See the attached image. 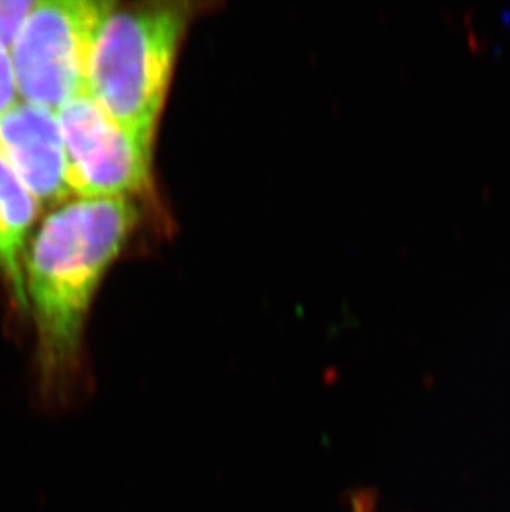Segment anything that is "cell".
Wrapping results in <instances>:
<instances>
[{
    "label": "cell",
    "mask_w": 510,
    "mask_h": 512,
    "mask_svg": "<svg viewBox=\"0 0 510 512\" xmlns=\"http://www.w3.org/2000/svg\"><path fill=\"white\" fill-rule=\"evenodd\" d=\"M140 211L131 199H80L45 218L25 252V290L34 315V400L62 415L87 397L83 335L106 271L120 256Z\"/></svg>",
    "instance_id": "6da1fadb"
},
{
    "label": "cell",
    "mask_w": 510,
    "mask_h": 512,
    "mask_svg": "<svg viewBox=\"0 0 510 512\" xmlns=\"http://www.w3.org/2000/svg\"><path fill=\"white\" fill-rule=\"evenodd\" d=\"M189 15L188 4H115L93 44L88 97L148 150Z\"/></svg>",
    "instance_id": "7a4b0ae2"
},
{
    "label": "cell",
    "mask_w": 510,
    "mask_h": 512,
    "mask_svg": "<svg viewBox=\"0 0 510 512\" xmlns=\"http://www.w3.org/2000/svg\"><path fill=\"white\" fill-rule=\"evenodd\" d=\"M115 2H35L10 60L20 102L58 113L87 95L88 68L98 30Z\"/></svg>",
    "instance_id": "3957f363"
},
{
    "label": "cell",
    "mask_w": 510,
    "mask_h": 512,
    "mask_svg": "<svg viewBox=\"0 0 510 512\" xmlns=\"http://www.w3.org/2000/svg\"><path fill=\"white\" fill-rule=\"evenodd\" d=\"M67 155V184L80 199H133L151 184V150L93 102L77 98L57 113Z\"/></svg>",
    "instance_id": "277c9868"
},
{
    "label": "cell",
    "mask_w": 510,
    "mask_h": 512,
    "mask_svg": "<svg viewBox=\"0 0 510 512\" xmlns=\"http://www.w3.org/2000/svg\"><path fill=\"white\" fill-rule=\"evenodd\" d=\"M0 160L34 198L39 211L73 198L67 184V155L57 113L17 102L0 116Z\"/></svg>",
    "instance_id": "5b68a950"
},
{
    "label": "cell",
    "mask_w": 510,
    "mask_h": 512,
    "mask_svg": "<svg viewBox=\"0 0 510 512\" xmlns=\"http://www.w3.org/2000/svg\"><path fill=\"white\" fill-rule=\"evenodd\" d=\"M39 208L9 166L0 160V276L14 294L19 309L29 310L25 290L27 236Z\"/></svg>",
    "instance_id": "8992f818"
},
{
    "label": "cell",
    "mask_w": 510,
    "mask_h": 512,
    "mask_svg": "<svg viewBox=\"0 0 510 512\" xmlns=\"http://www.w3.org/2000/svg\"><path fill=\"white\" fill-rule=\"evenodd\" d=\"M35 0L30 2H0V44L12 49L27 15L34 7Z\"/></svg>",
    "instance_id": "52a82bcc"
},
{
    "label": "cell",
    "mask_w": 510,
    "mask_h": 512,
    "mask_svg": "<svg viewBox=\"0 0 510 512\" xmlns=\"http://www.w3.org/2000/svg\"><path fill=\"white\" fill-rule=\"evenodd\" d=\"M19 102V93L15 87L14 70L12 60L7 47L0 44V116L9 112L15 103Z\"/></svg>",
    "instance_id": "ba28073f"
},
{
    "label": "cell",
    "mask_w": 510,
    "mask_h": 512,
    "mask_svg": "<svg viewBox=\"0 0 510 512\" xmlns=\"http://www.w3.org/2000/svg\"><path fill=\"white\" fill-rule=\"evenodd\" d=\"M350 512H376L375 496L370 491H357L350 498Z\"/></svg>",
    "instance_id": "9c48e42d"
},
{
    "label": "cell",
    "mask_w": 510,
    "mask_h": 512,
    "mask_svg": "<svg viewBox=\"0 0 510 512\" xmlns=\"http://www.w3.org/2000/svg\"><path fill=\"white\" fill-rule=\"evenodd\" d=\"M501 19L504 24L510 25V9H502L501 10Z\"/></svg>",
    "instance_id": "30bf717a"
},
{
    "label": "cell",
    "mask_w": 510,
    "mask_h": 512,
    "mask_svg": "<svg viewBox=\"0 0 510 512\" xmlns=\"http://www.w3.org/2000/svg\"><path fill=\"white\" fill-rule=\"evenodd\" d=\"M502 45L501 44H494L492 45V52H496V55L501 52Z\"/></svg>",
    "instance_id": "8fae6325"
}]
</instances>
